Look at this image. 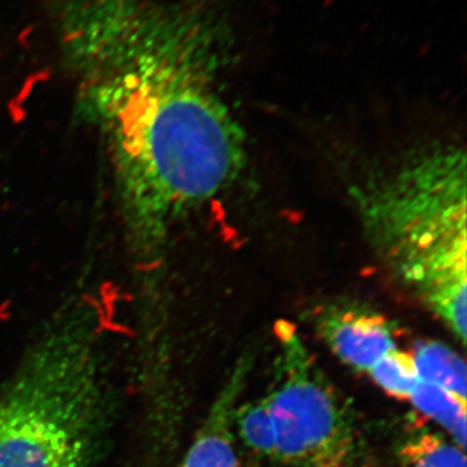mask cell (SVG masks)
I'll return each mask as SVG.
<instances>
[{"instance_id": "6da1fadb", "label": "cell", "mask_w": 467, "mask_h": 467, "mask_svg": "<svg viewBox=\"0 0 467 467\" xmlns=\"http://www.w3.org/2000/svg\"><path fill=\"white\" fill-rule=\"evenodd\" d=\"M230 45L217 15H186L81 82L109 142L138 270L158 269L171 227L242 171L244 135L220 88Z\"/></svg>"}, {"instance_id": "7a4b0ae2", "label": "cell", "mask_w": 467, "mask_h": 467, "mask_svg": "<svg viewBox=\"0 0 467 467\" xmlns=\"http://www.w3.org/2000/svg\"><path fill=\"white\" fill-rule=\"evenodd\" d=\"M365 233L396 281L466 342V156L423 146L352 192Z\"/></svg>"}, {"instance_id": "3957f363", "label": "cell", "mask_w": 467, "mask_h": 467, "mask_svg": "<svg viewBox=\"0 0 467 467\" xmlns=\"http://www.w3.org/2000/svg\"><path fill=\"white\" fill-rule=\"evenodd\" d=\"M95 315L61 313L0 387V467H95L109 418Z\"/></svg>"}, {"instance_id": "277c9868", "label": "cell", "mask_w": 467, "mask_h": 467, "mask_svg": "<svg viewBox=\"0 0 467 467\" xmlns=\"http://www.w3.org/2000/svg\"><path fill=\"white\" fill-rule=\"evenodd\" d=\"M281 347L275 387L267 393L275 463L284 467H353L362 438L352 409L319 368L296 327L276 325Z\"/></svg>"}, {"instance_id": "5b68a950", "label": "cell", "mask_w": 467, "mask_h": 467, "mask_svg": "<svg viewBox=\"0 0 467 467\" xmlns=\"http://www.w3.org/2000/svg\"><path fill=\"white\" fill-rule=\"evenodd\" d=\"M316 326L331 352L355 370L368 371L386 353L398 348L391 322L365 306H328L319 313Z\"/></svg>"}, {"instance_id": "8992f818", "label": "cell", "mask_w": 467, "mask_h": 467, "mask_svg": "<svg viewBox=\"0 0 467 467\" xmlns=\"http://www.w3.org/2000/svg\"><path fill=\"white\" fill-rule=\"evenodd\" d=\"M254 359L245 353L234 365L208 416L178 467H241L236 453L234 413L244 391Z\"/></svg>"}, {"instance_id": "52a82bcc", "label": "cell", "mask_w": 467, "mask_h": 467, "mask_svg": "<svg viewBox=\"0 0 467 467\" xmlns=\"http://www.w3.org/2000/svg\"><path fill=\"white\" fill-rule=\"evenodd\" d=\"M420 382L434 384L466 401V365L451 347L436 340L418 343L411 353Z\"/></svg>"}, {"instance_id": "ba28073f", "label": "cell", "mask_w": 467, "mask_h": 467, "mask_svg": "<svg viewBox=\"0 0 467 467\" xmlns=\"http://www.w3.org/2000/svg\"><path fill=\"white\" fill-rule=\"evenodd\" d=\"M409 400L423 416L442 427L454 444L465 450L466 401L460 400L441 387L425 382L418 383Z\"/></svg>"}, {"instance_id": "9c48e42d", "label": "cell", "mask_w": 467, "mask_h": 467, "mask_svg": "<svg viewBox=\"0 0 467 467\" xmlns=\"http://www.w3.org/2000/svg\"><path fill=\"white\" fill-rule=\"evenodd\" d=\"M234 431L252 456L275 462V435L269 396L245 402L234 413Z\"/></svg>"}, {"instance_id": "30bf717a", "label": "cell", "mask_w": 467, "mask_h": 467, "mask_svg": "<svg viewBox=\"0 0 467 467\" xmlns=\"http://www.w3.org/2000/svg\"><path fill=\"white\" fill-rule=\"evenodd\" d=\"M402 467H466L465 451L451 441L420 429L399 448Z\"/></svg>"}, {"instance_id": "8fae6325", "label": "cell", "mask_w": 467, "mask_h": 467, "mask_svg": "<svg viewBox=\"0 0 467 467\" xmlns=\"http://www.w3.org/2000/svg\"><path fill=\"white\" fill-rule=\"evenodd\" d=\"M367 373L387 395L398 400H409L420 382L413 355L399 347L378 359Z\"/></svg>"}]
</instances>
